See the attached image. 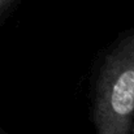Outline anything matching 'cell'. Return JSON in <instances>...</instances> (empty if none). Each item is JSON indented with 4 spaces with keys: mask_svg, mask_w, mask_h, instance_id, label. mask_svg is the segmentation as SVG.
Returning a JSON list of instances; mask_svg holds the SVG:
<instances>
[{
    "mask_svg": "<svg viewBox=\"0 0 134 134\" xmlns=\"http://www.w3.org/2000/svg\"><path fill=\"white\" fill-rule=\"evenodd\" d=\"M134 117V33L119 39L103 59L94 95L96 134H130Z\"/></svg>",
    "mask_w": 134,
    "mask_h": 134,
    "instance_id": "1",
    "label": "cell"
},
{
    "mask_svg": "<svg viewBox=\"0 0 134 134\" xmlns=\"http://www.w3.org/2000/svg\"><path fill=\"white\" fill-rule=\"evenodd\" d=\"M9 4H10V0H0V20H1V17L5 16Z\"/></svg>",
    "mask_w": 134,
    "mask_h": 134,
    "instance_id": "2",
    "label": "cell"
},
{
    "mask_svg": "<svg viewBox=\"0 0 134 134\" xmlns=\"http://www.w3.org/2000/svg\"><path fill=\"white\" fill-rule=\"evenodd\" d=\"M0 134H5V133H3V132H1V130H0Z\"/></svg>",
    "mask_w": 134,
    "mask_h": 134,
    "instance_id": "3",
    "label": "cell"
},
{
    "mask_svg": "<svg viewBox=\"0 0 134 134\" xmlns=\"http://www.w3.org/2000/svg\"><path fill=\"white\" fill-rule=\"evenodd\" d=\"M133 134H134V133H133Z\"/></svg>",
    "mask_w": 134,
    "mask_h": 134,
    "instance_id": "4",
    "label": "cell"
}]
</instances>
